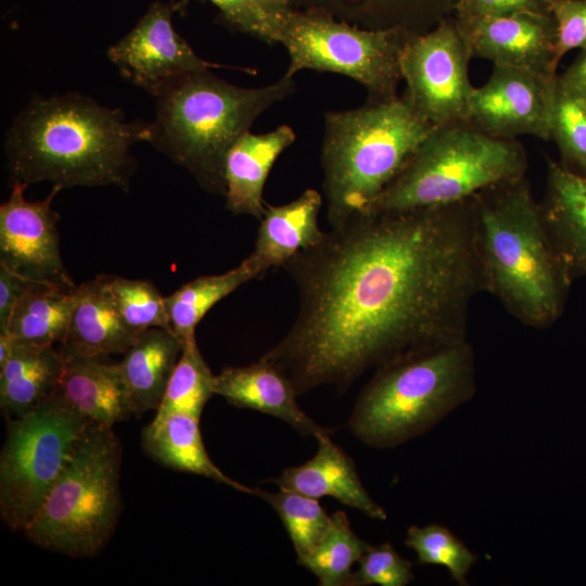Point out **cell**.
<instances>
[{
    "label": "cell",
    "mask_w": 586,
    "mask_h": 586,
    "mask_svg": "<svg viewBox=\"0 0 586 586\" xmlns=\"http://www.w3.org/2000/svg\"><path fill=\"white\" fill-rule=\"evenodd\" d=\"M113 426L91 422L44 499L23 531L41 548L92 557L110 539L120 513L122 446Z\"/></svg>",
    "instance_id": "8"
},
{
    "label": "cell",
    "mask_w": 586,
    "mask_h": 586,
    "mask_svg": "<svg viewBox=\"0 0 586 586\" xmlns=\"http://www.w3.org/2000/svg\"><path fill=\"white\" fill-rule=\"evenodd\" d=\"M543 221L569 280L586 276V176L548 158Z\"/></svg>",
    "instance_id": "17"
},
{
    "label": "cell",
    "mask_w": 586,
    "mask_h": 586,
    "mask_svg": "<svg viewBox=\"0 0 586 586\" xmlns=\"http://www.w3.org/2000/svg\"><path fill=\"white\" fill-rule=\"evenodd\" d=\"M472 58L556 76L557 29L551 12L455 17Z\"/></svg>",
    "instance_id": "15"
},
{
    "label": "cell",
    "mask_w": 586,
    "mask_h": 586,
    "mask_svg": "<svg viewBox=\"0 0 586 586\" xmlns=\"http://www.w3.org/2000/svg\"><path fill=\"white\" fill-rule=\"evenodd\" d=\"M190 0H180L186 7ZM218 8L234 29L268 44L280 43L283 28L293 13L291 0H204Z\"/></svg>",
    "instance_id": "34"
},
{
    "label": "cell",
    "mask_w": 586,
    "mask_h": 586,
    "mask_svg": "<svg viewBox=\"0 0 586 586\" xmlns=\"http://www.w3.org/2000/svg\"><path fill=\"white\" fill-rule=\"evenodd\" d=\"M110 275L76 286L66 340L61 345L86 356L124 354L139 333L123 320L111 294Z\"/></svg>",
    "instance_id": "22"
},
{
    "label": "cell",
    "mask_w": 586,
    "mask_h": 586,
    "mask_svg": "<svg viewBox=\"0 0 586 586\" xmlns=\"http://www.w3.org/2000/svg\"><path fill=\"white\" fill-rule=\"evenodd\" d=\"M109 285L119 315L131 330L139 334L151 328L170 330L165 297L152 282L110 275Z\"/></svg>",
    "instance_id": "35"
},
{
    "label": "cell",
    "mask_w": 586,
    "mask_h": 586,
    "mask_svg": "<svg viewBox=\"0 0 586 586\" xmlns=\"http://www.w3.org/2000/svg\"><path fill=\"white\" fill-rule=\"evenodd\" d=\"M0 206V265L37 283L76 289L60 252L59 213L51 207L61 190L53 187L42 201L29 202L25 184L14 183Z\"/></svg>",
    "instance_id": "13"
},
{
    "label": "cell",
    "mask_w": 586,
    "mask_h": 586,
    "mask_svg": "<svg viewBox=\"0 0 586 586\" xmlns=\"http://www.w3.org/2000/svg\"><path fill=\"white\" fill-rule=\"evenodd\" d=\"M63 370L55 394L91 422L113 426L133 415L118 362L61 345Z\"/></svg>",
    "instance_id": "16"
},
{
    "label": "cell",
    "mask_w": 586,
    "mask_h": 586,
    "mask_svg": "<svg viewBox=\"0 0 586 586\" xmlns=\"http://www.w3.org/2000/svg\"><path fill=\"white\" fill-rule=\"evenodd\" d=\"M294 91V79L285 74L259 88L234 86L209 69L182 74L153 94L156 117L149 143L203 190L225 195L228 151L265 111Z\"/></svg>",
    "instance_id": "4"
},
{
    "label": "cell",
    "mask_w": 586,
    "mask_h": 586,
    "mask_svg": "<svg viewBox=\"0 0 586 586\" xmlns=\"http://www.w3.org/2000/svg\"><path fill=\"white\" fill-rule=\"evenodd\" d=\"M254 277L244 260L226 272L199 277L168 296L165 306L169 329L182 342H195V328L206 313Z\"/></svg>",
    "instance_id": "28"
},
{
    "label": "cell",
    "mask_w": 586,
    "mask_h": 586,
    "mask_svg": "<svg viewBox=\"0 0 586 586\" xmlns=\"http://www.w3.org/2000/svg\"><path fill=\"white\" fill-rule=\"evenodd\" d=\"M29 281L0 265V332H5L12 313Z\"/></svg>",
    "instance_id": "39"
},
{
    "label": "cell",
    "mask_w": 586,
    "mask_h": 586,
    "mask_svg": "<svg viewBox=\"0 0 586 586\" xmlns=\"http://www.w3.org/2000/svg\"><path fill=\"white\" fill-rule=\"evenodd\" d=\"M75 290L31 282L17 302L5 332L27 344L64 343L76 301Z\"/></svg>",
    "instance_id": "27"
},
{
    "label": "cell",
    "mask_w": 586,
    "mask_h": 586,
    "mask_svg": "<svg viewBox=\"0 0 586 586\" xmlns=\"http://www.w3.org/2000/svg\"><path fill=\"white\" fill-rule=\"evenodd\" d=\"M173 10L154 3L137 25L107 49L120 75L152 95L166 82L190 72L222 67L200 58L175 30Z\"/></svg>",
    "instance_id": "14"
},
{
    "label": "cell",
    "mask_w": 586,
    "mask_h": 586,
    "mask_svg": "<svg viewBox=\"0 0 586 586\" xmlns=\"http://www.w3.org/2000/svg\"><path fill=\"white\" fill-rule=\"evenodd\" d=\"M369 544L353 531L344 511L331 514L330 525L300 565L309 570L321 586H352V568L358 563Z\"/></svg>",
    "instance_id": "29"
},
{
    "label": "cell",
    "mask_w": 586,
    "mask_h": 586,
    "mask_svg": "<svg viewBox=\"0 0 586 586\" xmlns=\"http://www.w3.org/2000/svg\"><path fill=\"white\" fill-rule=\"evenodd\" d=\"M256 496L277 511L293 544L297 561L310 553L330 525L331 515L327 514L317 498L280 487L278 492L257 487Z\"/></svg>",
    "instance_id": "32"
},
{
    "label": "cell",
    "mask_w": 586,
    "mask_h": 586,
    "mask_svg": "<svg viewBox=\"0 0 586 586\" xmlns=\"http://www.w3.org/2000/svg\"><path fill=\"white\" fill-rule=\"evenodd\" d=\"M214 390L231 405L281 419L303 435L330 434L301 409L291 381L264 357L249 366L222 369L215 375Z\"/></svg>",
    "instance_id": "18"
},
{
    "label": "cell",
    "mask_w": 586,
    "mask_h": 586,
    "mask_svg": "<svg viewBox=\"0 0 586 586\" xmlns=\"http://www.w3.org/2000/svg\"><path fill=\"white\" fill-rule=\"evenodd\" d=\"M182 349L173 331L151 328L123 354L118 365L135 416L158 408Z\"/></svg>",
    "instance_id": "23"
},
{
    "label": "cell",
    "mask_w": 586,
    "mask_h": 586,
    "mask_svg": "<svg viewBox=\"0 0 586 586\" xmlns=\"http://www.w3.org/2000/svg\"><path fill=\"white\" fill-rule=\"evenodd\" d=\"M316 440L318 448L311 459L283 470L279 477L269 482L317 499L332 497L371 519L386 520L385 509L362 485L354 460L331 441L329 433Z\"/></svg>",
    "instance_id": "19"
},
{
    "label": "cell",
    "mask_w": 586,
    "mask_h": 586,
    "mask_svg": "<svg viewBox=\"0 0 586 586\" xmlns=\"http://www.w3.org/2000/svg\"><path fill=\"white\" fill-rule=\"evenodd\" d=\"M62 370L60 349L16 341L0 368V409L5 420L22 417L53 395Z\"/></svg>",
    "instance_id": "25"
},
{
    "label": "cell",
    "mask_w": 586,
    "mask_h": 586,
    "mask_svg": "<svg viewBox=\"0 0 586 586\" xmlns=\"http://www.w3.org/2000/svg\"><path fill=\"white\" fill-rule=\"evenodd\" d=\"M411 35L402 27L370 29L329 13L294 10L280 41L290 59L285 75L336 73L362 85L367 101L391 100L398 97L402 54Z\"/></svg>",
    "instance_id": "9"
},
{
    "label": "cell",
    "mask_w": 586,
    "mask_h": 586,
    "mask_svg": "<svg viewBox=\"0 0 586 586\" xmlns=\"http://www.w3.org/2000/svg\"><path fill=\"white\" fill-rule=\"evenodd\" d=\"M476 388L467 339L407 353L377 368L348 420L352 434L392 448L425 434L469 402Z\"/></svg>",
    "instance_id": "5"
},
{
    "label": "cell",
    "mask_w": 586,
    "mask_h": 586,
    "mask_svg": "<svg viewBox=\"0 0 586 586\" xmlns=\"http://www.w3.org/2000/svg\"><path fill=\"white\" fill-rule=\"evenodd\" d=\"M483 286L518 320L547 328L562 314L571 281L525 177L473 198Z\"/></svg>",
    "instance_id": "3"
},
{
    "label": "cell",
    "mask_w": 586,
    "mask_h": 586,
    "mask_svg": "<svg viewBox=\"0 0 586 586\" xmlns=\"http://www.w3.org/2000/svg\"><path fill=\"white\" fill-rule=\"evenodd\" d=\"M283 267L297 290V315L262 357L297 395L345 390L370 368L466 339L470 302L484 291L473 198L359 213Z\"/></svg>",
    "instance_id": "1"
},
{
    "label": "cell",
    "mask_w": 586,
    "mask_h": 586,
    "mask_svg": "<svg viewBox=\"0 0 586 586\" xmlns=\"http://www.w3.org/2000/svg\"><path fill=\"white\" fill-rule=\"evenodd\" d=\"M295 140L294 130L280 125L265 133L247 131L226 155L224 177L227 208L234 215L262 219L263 190L279 155Z\"/></svg>",
    "instance_id": "21"
},
{
    "label": "cell",
    "mask_w": 586,
    "mask_h": 586,
    "mask_svg": "<svg viewBox=\"0 0 586 586\" xmlns=\"http://www.w3.org/2000/svg\"><path fill=\"white\" fill-rule=\"evenodd\" d=\"M559 78L568 86L586 94V50L581 51L576 60Z\"/></svg>",
    "instance_id": "40"
},
{
    "label": "cell",
    "mask_w": 586,
    "mask_h": 586,
    "mask_svg": "<svg viewBox=\"0 0 586 586\" xmlns=\"http://www.w3.org/2000/svg\"><path fill=\"white\" fill-rule=\"evenodd\" d=\"M150 138V123L126 122L119 109L86 95H36L5 132L9 181L127 190L136 166L131 146Z\"/></svg>",
    "instance_id": "2"
},
{
    "label": "cell",
    "mask_w": 586,
    "mask_h": 586,
    "mask_svg": "<svg viewBox=\"0 0 586 586\" xmlns=\"http://www.w3.org/2000/svg\"><path fill=\"white\" fill-rule=\"evenodd\" d=\"M358 564L352 586H406L415 578L413 563L403 558L388 542L370 545Z\"/></svg>",
    "instance_id": "36"
},
{
    "label": "cell",
    "mask_w": 586,
    "mask_h": 586,
    "mask_svg": "<svg viewBox=\"0 0 586 586\" xmlns=\"http://www.w3.org/2000/svg\"><path fill=\"white\" fill-rule=\"evenodd\" d=\"M523 12H551L548 0H459L455 7L456 16L484 17Z\"/></svg>",
    "instance_id": "38"
},
{
    "label": "cell",
    "mask_w": 586,
    "mask_h": 586,
    "mask_svg": "<svg viewBox=\"0 0 586 586\" xmlns=\"http://www.w3.org/2000/svg\"><path fill=\"white\" fill-rule=\"evenodd\" d=\"M458 0H291L365 28L403 27L419 31L454 11Z\"/></svg>",
    "instance_id": "26"
},
{
    "label": "cell",
    "mask_w": 586,
    "mask_h": 586,
    "mask_svg": "<svg viewBox=\"0 0 586 586\" xmlns=\"http://www.w3.org/2000/svg\"><path fill=\"white\" fill-rule=\"evenodd\" d=\"M550 139L560 152L561 164L586 176V94L557 77L551 111Z\"/></svg>",
    "instance_id": "31"
},
{
    "label": "cell",
    "mask_w": 586,
    "mask_h": 586,
    "mask_svg": "<svg viewBox=\"0 0 586 586\" xmlns=\"http://www.w3.org/2000/svg\"><path fill=\"white\" fill-rule=\"evenodd\" d=\"M434 128L403 95L328 111L321 166L330 227L365 212Z\"/></svg>",
    "instance_id": "6"
},
{
    "label": "cell",
    "mask_w": 586,
    "mask_h": 586,
    "mask_svg": "<svg viewBox=\"0 0 586 586\" xmlns=\"http://www.w3.org/2000/svg\"><path fill=\"white\" fill-rule=\"evenodd\" d=\"M91 423L55 393L22 417L7 420L0 455V513L24 531L40 510Z\"/></svg>",
    "instance_id": "10"
},
{
    "label": "cell",
    "mask_w": 586,
    "mask_h": 586,
    "mask_svg": "<svg viewBox=\"0 0 586 586\" xmlns=\"http://www.w3.org/2000/svg\"><path fill=\"white\" fill-rule=\"evenodd\" d=\"M517 139L495 138L467 122L436 126L362 213L451 205L524 177Z\"/></svg>",
    "instance_id": "7"
},
{
    "label": "cell",
    "mask_w": 586,
    "mask_h": 586,
    "mask_svg": "<svg viewBox=\"0 0 586 586\" xmlns=\"http://www.w3.org/2000/svg\"><path fill=\"white\" fill-rule=\"evenodd\" d=\"M214 385L215 375L196 341L184 344L154 419L176 412L200 419L206 403L215 394Z\"/></svg>",
    "instance_id": "30"
},
{
    "label": "cell",
    "mask_w": 586,
    "mask_h": 586,
    "mask_svg": "<svg viewBox=\"0 0 586 586\" xmlns=\"http://www.w3.org/2000/svg\"><path fill=\"white\" fill-rule=\"evenodd\" d=\"M557 77L494 65L487 81L473 88L466 122L495 138L534 136L550 140Z\"/></svg>",
    "instance_id": "12"
},
{
    "label": "cell",
    "mask_w": 586,
    "mask_h": 586,
    "mask_svg": "<svg viewBox=\"0 0 586 586\" xmlns=\"http://www.w3.org/2000/svg\"><path fill=\"white\" fill-rule=\"evenodd\" d=\"M321 194L305 190L279 206L267 205L259 220L253 252L244 259L254 279L271 268L284 266L298 252L316 245L326 231L318 224Z\"/></svg>",
    "instance_id": "20"
},
{
    "label": "cell",
    "mask_w": 586,
    "mask_h": 586,
    "mask_svg": "<svg viewBox=\"0 0 586 586\" xmlns=\"http://www.w3.org/2000/svg\"><path fill=\"white\" fill-rule=\"evenodd\" d=\"M405 545L416 552L418 564L444 566L459 586L469 585L467 576L479 556L448 527L436 523L412 525Z\"/></svg>",
    "instance_id": "33"
},
{
    "label": "cell",
    "mask_w": 586,
    "mask_h": 586,
    "mask_svg": "<svg viewBox=\"0 0 586 586\" xmlns=\"http://www.w3.org/2000/svg\"><path fill=\"white\" fill-rule=\"evenodd\" d=\"M557 29L556 60L573 49L586 50V0H548Z\"/></svg>",
    "instance_id": "37"
},
{
    "label": "cell",
    "mask_w": 586,
    "mask_h": 586,
    "mask_svg": "<svg viewBox=\"0 0 586 586\" xmlns=\"http://www.w3.org/2000/svg\"><path fill=\"white\" fill-rule=\"evenodd\" d=\"M16 340L9 332H0V368L11 356Z\"/></svg>",
    "instance_id": "41"
},
{
    "label": "cell",
    "mask_w": 586,
    "mask_h": 586,
    "mask_svg": "<svg viewBox=\"0 0 586 586\" xmlns=\"http://www.w3.org/2000/svg\"><path fill=\"white\" fill-rule=\"evenodd\" d=\"M200 419L187 413H169L153 419L142 431L145 453L165 467L202 475L239 492L257 495V488L225 474L209 458L202 441Z\"/></svg>",
    "instance_id": "24"
},
{
    "label": "cell",
    "mask_w": 586,
    "mask_h": 586,
    "mask_svg": "<svg viewBox=\"0 0 586 586\" xmlns=\"http://www.w3.org/2000/svg\"><path fill=\"white\" fill-rule=\"evenodd\" d=\"M470 48L455 18H444L425 33L412 34L404 48L402 94L431 125L466 122L473 86Z\"/></svg>",
    "instance_id": "11"
}]
</instances>
